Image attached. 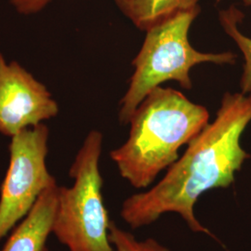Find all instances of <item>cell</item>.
<instances>
[{"mask_svg": "<svg viewBox=\"0 0 251 251\" xmlns=\"http://www.w3.org/2000/svg\"><path fill=\"white\" fill-rule=\"evenodd\" d=\"M251 121V93L226 92L215 119L188 144L184 153L151 188L126 198L120 216L132 229L155 223L167 213L179 215L194 233L212 235L195 213L199 198L234 181L250 154L241 137Z\"/></svg>", "mask_w": 251, "mask_h": 251, "instance_id": "1", "label": "cell"}, {"mask_svg": "<svg viewBox=\"0 0 251 251\" xmlns=\"http://www.w3.org/2000/svg\"><path fill=\"white\" fill-rule=\"evenodd\" d=\"M206 108L171 88L153 90L130 117L127 140L110 152L121 177L136 189L152 185L179 158V150L208 124Z\"/></svg>", "mask_w": 251, "mask_h": 251, "instance_id": "2", "label": "cell"}, {"mask_svg": "<svg viewBox=\"0 0 251 251\" xmlns=\"http://www.w3.org/2000/svg\"><path fill=\"white\" fill-rule=\"evenodd\" d=\"M200 11L199 7L179 11L146 30L144 44L132 62L134 73L129 87L120 100L119 121L129 122L136 109L153 89L173 80L186 90L192 89L190 70L204 63L233 64L232 52L205 53L189 42V30Z\"/></svg>", "mask_w": 251, "mask_h": 251, "instance_id": "3", "label": "cell"}, {"mask_svg": "<svg viewBox=\"0 0 251 251\" xmlns=\"http://www.w3.org/2000/svg\"><path fill=\"white\" fill-rule=\"evenodd\" d=\"M102 142L99 130L89 132L69 171L72 186H59L52 233L68 251H115L100 171Z\"/></svg>", "mask_w": 251, "mask_h": 251, "instance_id": "4", "label": "cell"}, {"mask_svg": "<svg viewBox=\"0 0 251 251\" xmlns=\"http://www.w3.org/2000/svg\"><path fill=\"white\" fill-rule=\"evenodd\" d=\"M50 129L45 123L10 138L9 163L0 187V241L57 183L47 166Z\"/></svg>", "mask_w": 251, "mask_h": 251, "instance_id": "5", "label": "cell"}, {"mask_svg": "<svg viewBox=\"0 0 251 251\" xmlns=\"http://www.w3.org/2000/svg\"><path fill=\"white\" fill-rule=\"evenodd\" d=\"M59 112L58 102L45 85L0 52V134L11 138L57 117Z\"/></svg>", "mask_w": 251, "mask_h": 251, "instance_id": "6", "label": "cell"}, {"mask_svg": "<svg viewBox=\"0 0 251 251\" xmlns=\"http://www.w3.org/2000/svg\"><path fill=\"white\" fill-rule=\"evenodd\" d=\"M59 186L55 183L42 193L0 251H49L47 244L52 233Z\"/></svg>", "mask_w": 251, "mask_h": 251, "instance_id": "7", "label": "cell"}, {"mask_svg": "<svg viewBox=\"0 0 251 251\" xmlns=\"http://www.w3.org/2000/svg\"><path fill=\"white\" fill-rule=\"evenodd\" d=\"M117 7L142 30L159 24L179 11L198 7L199 0H114Z\"/></svg>", "mask_w": 251, "mask_h": 251, "instance_id": "8", "label": "cell"}, {"mask_svg": "<svg viewBox=\"0 0 251 251\" xmlns=\"http://www.w3.org/2000/svg\"><path fill=\"white\" fill-rule=\"evenodd\" d=\"M243 19V14L234 7L220 12V21L226 34L231 36L240 49L244 56V70L240 80L241 92L250 94L251 92V38L243 35L237 25Z\"/></svg>", "mask_w": 251, "mask_h": 251, "instance_id": "9", "label": "cell"}, {"mask_svg": "<svg viewBox=\"0 0 251 251\" xmlns=\"http://www.w3.org/2000/svg\"><path fill=\"white\" fill-rule=\"evenodd\" d=\"M110 241L115 251H171L153 238L138 240L130 232L111 222Z\"/></svg>", "mask_w": 251, "mask_h": 251, "instance_id": "10", "label": "cell"}, {"mask_svg": "<svg viewBox=\"0 0 251 251\" xmlns=\"http://www.w3.org/2000/svg\"><path fill=\"white\" fill-rule=\"evenodd\" d=\"M9 4L22 15H33L40 12L52 0H8Z\"/></svg>", "mask_w": 251, "mask_h": 251, "instance_id": "11", "label": "cell"}, {"mask_svg": "<svg viewBox=\"0 0 251 251\" xmlns=\"http://www.w3.org/2000/svg\"><path fill=\"white\" fill-rule=\"evenodd\" d=\"M246 6H251V0H242Z\"/></svg>", "mask_w": 251, "mask_h": 251, "instance_id": "12", "label": "cell"}]
</instances>
